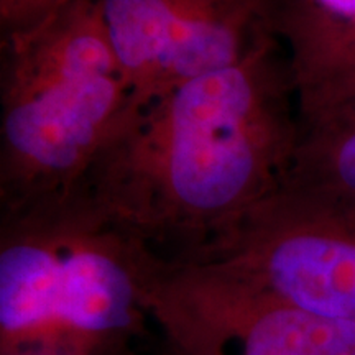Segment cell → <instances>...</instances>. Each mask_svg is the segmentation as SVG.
I'll list each match as a JSON object with an SVG mask.
<instances>
[{
  "mask_svg": "<svg viewBox=\"0 0 355 355\" xmlns=\"http://www.w3.org/2000/svg\"><path fill=\"white\" fill-rule=\"evenodd\" d=\"M130 355H137V352H132ZM162 355H178L176 352H173V350L170 347H165V352H163Z\"/></svg>",
  "mask_w": 355,
  "mask_h": 355,
  "instance_id": "cell-11",
  "label": "cell"
},
{
  "mask_svg": "<svg viewBox=\"0 0 355 355\" xmlns=\"http://www.w3.org/2000/svg\"><path fill=\"white\" fill-rule=\"evenodd\" d=\"M101 2L133 107L239 63L275 33L273 0Z\"/></svg>",
  "mask_w": 355,
  "mask_h": 355,
  "instance_id": "cell-6",
  "label": "cell"
},
{
  "mask_svg": "<svg viewBox=\"0 0 355 355\" xmlns=\"http://www.w3.org/2000/svg\"><path fill=\"white\" fill-rule=\"evenodd\" d=\"M272 25L290 44L298 122L355 96V15L339 19L304 2L273 8Z\"/></svg>",
  "mask_w": 355,
  "mask_h": 355,
  "instance_id": "cell-7",
  "label": "cell"
},
{
  "mask_svg": "<svg viewBox=\"0 0 355 355\" xmlns=\"http://www.w3.org/2000/svg\"><path fill=\"white\" fill-rule=\"evenodd\" d=\"M148 313L180 355H355V322L298 308L214 260L159 255Z\"/></svg>",
  "mask_w": 355,
  "mask_h": 355,
  "instance_id": "cell-4",
  "label": "cell"
},
{
  "mask_svg": "<svg viewBox=\"0 0 355 355\" xmlns=\"http://www.w3.org/2000/svg\"><path fill=\"white\" fill-rule=\"evenodd\" d=\"M277 35L243 60L135 105L84 176L165 259H191L282 184L298 117Z\"/></svg>",
  "mask_w": 355,
  "mask_h": 355,
  "instance_id": "cell-1",
  "label": "cell"
},
{
  "mask_svg": "<svg viewBox=\"0 0 355 355\" xmlns=\"http://www.w3.org/2000/svg\"><path fill=\"white\" fill-rule=\"evenodd\" d=\"M0 40V209H10L81 183L133 105L101 0Z\"/></svg>",
  "mask_w": 355,
  "mask_h": 355,
  "instance_id": "cell-3",
  "label": "cell"
},
{
  "mask_svg": "<svg viewBox=\"0 0 355 355\" xmlns=\"http://www.w3.org/2000/svg\"><path fill=\"white\" fill-rule=\"evenodd\" d=\"M159 254L81 181L0 209V355H130Z\"/></svg>",
  "mask_w": 355,
  "mask_h": 355,
  "instance_id": "cell-2",
  "label": "cell"
},
{
  "mask_svg": "<svg viewBox=\"0 0 355 355\" xmlns=\"http://www.w3.org/2000/svg\"><path fill=\"white\" fill-rule=\"evenodd\" d=\"M74 0H0V38L32 30Z\"/></svg>",
  "mask_w": 355,
  "mask_h": 355,
  "instance_id": "cell-9",
  "label": "cell"
},
{
  "mask_svg": "<svg viewBox=\"0 0 355 355\" xmlns=\"http://www.w3.org/2000/svg\"><path fill=\"white\" fill-rule=\"evenodd\" d=\"M191 259L220 261L298 308L355 322V220L282 184Z\"/></svg>",
  "mask_w": 355,
  "mask_h": 355,
  "instance_id": "cell-5",
  "label": "cell"
},
{
  "mask_svg": "<svg viewBox=\"0 0 355 355\" xmlns=\"http://www.w3.org/2000/svg\"><path fill=\"white\" fill-rule=\"evenodd\" d=\"M282 186L355 220V96L298 122Z\"/></svg>",
  "mask_w": 355,
  "mask_h": 355,
  "instance_id": "cell-8",
  "label": "cell"
},
{
  "mask_svg": "<svg viewBox=\"0 0 355 355\" xmlns=\"http://www.w3.org/2000/svg\"><path fill=\"white\" fill-rule=\"evenodd\" d=\"M314 2L316 3H311V6L329 13L332 17L349 19V17L355 15V0H314Z\"/></svg>",
  "mask_w": 355,
  "mask_h": 355,
  "instance_id": "cell-10",
  "label": "cell"
},
{
  "mask_svg": "<svg viewBox=\"0 0 355 355\" xmlns=\"http://www.w3.org/2000/svg\"><path fill=\"white\" fill-rule=\"evenodd\" d=\"M173 352H175V350H173ZM176 354H178V352H176ZM178 355H180V354H178Z\"/></svg>",
  "mask_w": 355,
  "mask_h": 355,
  "instance_id": "cell-12",
  "label": "cell"
}]
</instances>
